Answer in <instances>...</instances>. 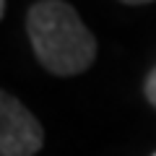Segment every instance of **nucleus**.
Returning <instances> with one entry per match:
<instances>
[{"instance_id":"obj_1","label":"nucleus","mask_w":156,"mask_h":156,"mask_svg":"<svg viewBox=\"0 0 156 156\" xmlns=\"http://www.w3.org/2000/svg\"><path fill=\"white\" fill-rule=\"evenodd\" d=\"M26 34L34 57L47 73L70 78L96 60V37L68 0H37L26 11Z\"/></svg>"},{"instance_id":"obj_2","label":"nucleus","mask_w":156,"mask_h":156,"mask_svg":"<svg viewBox=\"0 0 156 156\" xmlns=\"http://www.w3.org/2000/svg\"><path fill=\"white\" fill-rule=\"evenodd\" d=\"M42 146V122L21 99L0 89V156H37Z\"/></svg>"},{"instance_id":"obj_3","label":"nucleus","mask_w":156,"mask_h":156,"mask_svg":"<svg viewBox=\"0 0 156 156\" xmlns=\"http://www.w3.org/2000/svg\"><path fill=\"white\" fill-rule=\"evenodd\" d=\"M143 94H146V99H148V104L156 109V68H151L148 76H146V81H143Z\"/></svg>"},{"instance_id":"obj_4","label":"nucleus","mask_w":156,"mask_h":156,"mask_svg":"<svg viewBox=\"0 0 156 156\" xmlns=\"http://www.w3.org/2000/svg\"><path fill=\"white\" fill-rule=\"evenodd\" d=\"M120 3H125V5H148L154 0H120Z\"/></svg>"},{"instance_id":"obj_5","label":"nucleus","mask_w":156,"mask_h":156,"mask_svg":"<svg viewBox=\"0 0 156 156\" xmlns=\"http://www.w3.org/2000/svg\"><path fill=\"white\" fill-rule=\"evenodd\" d=\"M3 16H5V0H0V21H3Z\"/></svg>"},{"instance_id":"obj_6","label":"nucleus","mask_w":156,"mask_h":156,"mask_svg":"<svg viewBox=\"0 0 156 156\" xmlns=\"http://www.w3.org/2000/svg\"><path fill=\"white\" fill-rule=\"evenodd\" d=\"M151 156H156V151H154V154H151Z\"/></svg>"}]
</instances>
